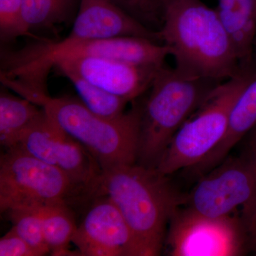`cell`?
Segmentation results:
<instances>
[{
  "label": "cell",
  "mask_w": 256,
  "mask_h": 256,
  "mask_svg": "<svg viewBox=\"0 0 256 256\" xmlns=\"http://www.w3.org/2000/svg\"><path fill=\"white\" fill-rule=\"evenodd\" d=\"M24 16L23 0H0V36L11 42L31 35Z\"/></svg>",
  "instance_id": "cell-21"
},
{
  "label": "cell",
  "mask_w": 256,
  "mask_h": 256,
  "mask_svg": "<svg viewBox=\"0 0 256 256\" xmlns=\"http://www.w3.org/2000/svg\"><path fill=\"white\" fill-rule=\"evenodd\" d=\"M170 224L166 242L173 256H240L249 240L239 217L208 218L178 206Z\"/></svg>",
  "instance_id": "cell-9"
},
{
  "label": "cell",
  "mask_w": 256,
  "mask_h": 256,
  "mask_svg": "<svg viewBox=\"0 0 256 256\" xmlns=\"http://www.w3.org/2000/svg\"><path fill=\"white\" fill-rule=\"evenodd\" d=\"M14 148L62 170L88 192L92 191L102 172L90 152L54 122L44 110L23 132Z\"/></svg>",
  "instance_id": "cell-10"
},
{
  "label": "cell",
  "mask_w": 256,
  "mask_h": 256,
  "mask_svg": "<svg viewBox=\"0 0 256 256\" xmlns=\"http://www.w3.org/2000/svg\"><path fill=\"white\" fill-rule=\"evenodd\" d=\"M247 232L249 242L256 248V204L247 222Z\"/></svg>",
  "instance_id": "cell-25"
},
{
  "label": "cell",
  "mask_w": 256,
  "mask_h": 256,
  "mask_svg": "<svg viewBox=\"0 0 256 256\" xmlns=\"http://www.w3.org/2000/svg\"><path fill=\"white\" fill-rule=\"evenodd\" d=\"M31 101L2 90L0 94V144L5 150L16 146L23 132L43 114Z\"/></svg>",
  "instance_id": "cell-16"
},
{
  "label": "cell",
  "mask_w": 256,
  "mask_h": 256,
  "mask_svg": "<svg viewBox=\"0 0 256 256\" xmlns=\"http://www.w3.org/2000/svg\"><path fill=\"white\" fill-rule=\"evenodd\" d=\"M255 72L222 82L174 134L156 170L169 176L191 169L204 159L223 139L236 101Z\"/></svg>",
  "instance_id": "cell-6"
},
{
  "label": "cell",
  "mask_w": 256,
  "mask_h": 256,
  "mask_svg": "<svg viewBox=\"0 0 256 256\" xmlns=\"http://www.w3.org/2000/svg\"><path fill=\"white\" fill-rule=\"evenodd\" d=\"M102 196L77 227L72 242L84 256H142L140 248L114 202Z\"/></svg>",
  "instance_id": "cell-11"
},
{
  "label": "cell",
  "mask_w": 256,
  "mask_h": 256,
  "mask_svg": "<svg viewBox=\"0 0 256 256\" xmlns=\"http://www.w3.org/2000/svg\"><path fill=\"white\" fill-rule=\"evenodd\" d=\"M128 14L154 32L161 31L165 8L152 0H111Z\"/></svg>",
  "instance_id": "cell-22"
},
{
  "label": "cell",
  "mask_w": 256,
  "mask_h": 256,
  "mask_svg": "<svg viewBox=\"0 0 256 256\" xmlns=\"http://www.w3.org/2000/svg\"><path fill=\"white\" fill-rule=\"evenodd\" d=\"M41 216L44 233L50 254L53 256H72L69 245L78 226L66 202L36 207Z\"/></svg>",
  "instance_id": "cell-17"
},
{
  "label": "cell",
  "mask_w": 256,
  "mask_h": 256,
  "mask_svg": "<svg viewBox=\"0 0 256 256\" xmlns=\"http://www.w3.org/2000/svg\"><path fill=\"white\" fill-rule=\"evenodd\" d=\"M222 82L163 66L142 106L138 164L156 169L174 134Z\"/></svg>",
  "instance_id": "cell-4"
},
{
  "label": "cell",
  "mask_w": 256,
  "mask_h": 256,
  "mask_svg": "<svg viewBox=\"0 0 256 256\" xmlns=\"http://www.w3.org/2000/svg\"><path fill=\"white\" fill-rule=\"evenodd\" d=\"M217 13L242 72H248L256 36V0H220Z\"/></svg>",
  "instance_id": "cell-15"
},
{
  "label": "cell",
  "mask_w": 256,
  "mask_h": 256,
  "mask_svg": "<svg viewBox=\"0 0 256 256\" xmlns=\"http://www.w3.org/2000/svg\"><path fill=\"white\" fill-rule=\"evenodd\" d=\"M156 169L139 164L102 170L92 193L110 198L122 214L142 256H158L166 226L182 196Z\"/></svg>",
  "instance_id": "cell-3"
},
{
  "label": "cell",
  "mask_w": 256,
  "mask_h": 256,
  "mask_svg": "<svg viewBox=\"0 0 256 256\" xmlns=\"http://www.w3.org/2000/svg\"><path fill=\"white\" fill-rule=\"evenodd\" d=\"M256 126V74L236 101L229 116L223 139L200 164L191 168L192 174L204 176L228 158L234 146Z\"/></svg>",
  "instance_id": "cell-14"
},
{
  "label": "cell",
  "mask_w": 256,
  "mask_h": 256,
  "mask_svg": "<svg viewBox=\"0 0 256 256\" xmlns=\"http://www.w3.org/2000/svg\"><path fill=\"white\" fill-rule=\"evenodd\" d=\"M50 119L94 156L101 170L136 164L140 136L142 107L136 106L119 118L108 119L92 112L73 98H38Z\"/></svg>",
  "instance_id": "cell-5"
},
{
  "label": "cell",
  "mask_w": 256,
  "mask_h": 256,
  "mask_svg": "<svg viewBox=\"0 0 256 256\" xmlns=\"http://www.w3.org/2000/svg\"><path fill=\"white\" fill-rule=\"evenodd\" d=\"M256 204V174L245 156L227 158L201 176L180 206L204 216L218 218L236 216L242 208L246 224ZM237 217V216H236Z\"/></svg>",
  "instance_id": "cell-8"
},
{
  "label": "cell",
  "mask_w": 256,
  "mask_h": 256,
  "mask_svg": "<svg viewBox=\"0 0 256 256\" xmlns=\"http://www.w3.org/2000/svg\"><path fill=\"white\" fill-rule=\"evenodd\" d=\"M82 188L62 170L18 148L0 160V210L35 208L66 202Z\"/></svg>",
  "instance_id": "cell-7"
},
{
  "label": "cell",
  "mask_w": 256,
  "mask_h": 256,
  "mask_svg": "<svg viewBox=\"0 0 256 256\" xmlns=\"http://www.w3.org/2000/svg\"><path fill=\"white\" fill-rule=\"evenodd\" d=\"M0 256H41L14 228L0 239Z\"/></svg>",
  "instance_id": "cell-23"
},
{
  "label": "cell",
  "mask_w": 256,
  "mask_h": 256,
  "mask_svg": "<svg viewBox=\"0 0 256 256\" xmlns=\"http://www.w3.org/2000/svg\"><path fill=\"white\" fill-rule=\"evenodd\" d=\"M172 50L176 68L196 76L224 82L244 73L233 44L216 10L201 0H174L165 5L159 32Z\"/></svg>",
  "instance_id": "cell-1"
},
{
  "label": "cell",
  "mask_w": 256,
  "mask_h": 256,
  "mask_svg": "<svg viewBox=\"0 0 256 256\" xmlns=\"http://www.w3.org/2000/svg\"><path fill=\"white\" fill-rule=\"evenodd\" d=\"M152 1L154 2L158 3V4L162 5V6H164L165 8L164 1H163V0H152Z\"/></svg>",
  "instance_id": "cell-26"
},
{
  "label": "cell",
  "mask_w": 256,
  "mask_h": 256,
  "mask_svg": "<svg viewBox=\"0 0 256 256\" xmlns=\"http://www.w3.org/2000/svg\"><path fill=\"white\" fill-rule=\"evenodd\" d=\"M12 228L31 246L40 252V256L50 254L44 233L43 224L40 212L35 208H18L6 213Z\"/></svg>",
  "instance_id": "cell-20"
},
{
  "label": "cell",
  "mask_w": 256,
  "mask_h": 256,
  "mask_svg": "<svg viewBox=\"0 0 256 256\" xmlns=\"http://www.w3.org/2000/svg\"><path fill=\"white\" fill-rule=\"evenodd\" d=\"M82 0H23L24 16L30 31L52 28L78 13Z\"/></svg>",
  "instance_id": "cell-19"
},
{
  "label": "cell",
  "mask_w": 256,
  "mask_h": 256,
  "mask_svg": "<svg viewBox=\"0 0 256 256\" xmlns=\"http://www.w3.org/2000/svg\"><path fill=\"white\" fill-rule=\"evenodd\" d=\"M68 37L77 40L140 37L156 43L162 42L160 32L146 28L111 0H82Z\"/></svg>",
  "instance_id": "cell-13"
},
{
  "label": "cell",
  "mask_w": 256,
  "mask_h": 256,
  "mask_svg": "<svg viewBox=\"0 0 256 256\" xmlns=\"http://www.w3.org/2000/svg\"><path fill=\"white\" fill-rule=\"evenodd\" d=\"M256 74V72H255Z\"/></svg>",
  "instance_id": "cell-27"
},
{
  "label": "cell",
  "mask_w": 256,
  "mask_h": 256,
  "mask_svg": "<svg viewBox=\"0 0 256 256\" xmlns=\"http://www.w3.org/2000/svg\"><path fill=\"white\" fill-rule=\"evenodd\" d=\"M254 128L255 130H254L247 150L246 151L244 156L248 160L249 164L252 165V168L256 174V126Z\"/></svg>",
  "instance_id": "cell-24"
},
{
  "label": "cell",
  "mask_w": 256,
  "mask_h": 256,
  "mask_svg": "<svg viewBox=\"0 0 256 256\" xmlns=\"http://www.w3.org/2000/svg\"><path fill=\"white\" fill-rule=\"evenodd\" d=\"M60 74L73 84L80 101L94 114L108 119H114L124 114L129 100L87 82L72 70H60Z\"/></svg>",
  "instance_id": "cell-18"
},
{
  "label": "cell",
  "mask_w": 256,
  "mask_h": 256,
  "mask_svg": "<svg viewBox=\"0 0 256 256\" xmlns=\"http://www.w3.org/2000/svg\"><path fill=\"white\" fill-rule=\"evenodd\" d=\"M164 66L138 65L121 60L78 58L60 60L57 70H69L106 92L130 102L150 90Z\"/></svg>",
  "instance_id": "cell-12"
},
{
  "label": "cell",
  "mask_w": 256,
  "mask_h": 256,
  "mask_svg": "<svg viewBox=\"0 0 256 256\" xmlns=\"http://www.w3.org/2000/svg\"><path fill=\"white\" fill-rule=\"evenodd\" d=\"M172 55L169 46L148 38L118 37L106 40H77L42 42L11 54L4 58L1 78L14 90L30 94H48L46 80L60 60L78 58L114 60L138 65L164 66Z\"/></svg>",
  "instance_id": "cell-2"
}]
</instances>
